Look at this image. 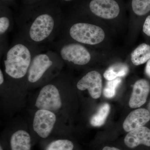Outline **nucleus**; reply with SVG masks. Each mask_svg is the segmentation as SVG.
<instances>
[{
  "instance_id": "7",
  "label": "nucleus",
  "mask_w": 150,
  "mask_h": 150,
  "mask_svg": "<svg viewBox=\"0 0 150 150\" xmlns=\"http://www.w3.org/2000/svg\"><path fill=\"white\" fill-rule=\"evenodd\" d=\"M35 105L39 110L58 111L62 107V101L57 87L53 84L44 86L40 90Z\"/></svg>"
},
{
  "instance_id": "4",
  "label": "nucleus",
  "mask_w": 150,
  "mask_h": 150,
  "mask_svg": "<svg viewBox=\"0 0 150 150\" xmlns=\"http://www.w3.org/2000/svg\"><path fill=\"white\" fill-rule=\"evenodd\" d=\"M63 62L56 51L44 48L33 57L26 77L28 81L37 83L53 68L59 67Z\"/></svg>"
},
{
  "instance_id": "26",
  "label": "nucleus",
  "mask_w": 150,
  "mask_h": 150,
  "mask_svg": "<svg viewBox=\"0 0 150 150\" xmlns=\"http://www.w3.org/2000/svg\"><path fill=\"white\" fill-rule=\"evenodd\" d=\"M102 150H120L119 149H117V148L113 147H111L109 146H105L103 148Z\"/></svg>"
},
{
  "instance_id": "17",
  "label": "nucleus",
  "mask_w": 150,
  "mask_h": 150,
  "mask_svg": "<svg viewBox=\"0 0 150 150\" xmlns=\"http://www.w3.org/2000/svg\"><path fill=\"white\" fill-rule=\"evenodd\" d=\"M110 106L109 104L105 103L100 107L96 114L91 119L90 123L94 127H100L105 123L109 115Z\"/></svg>"
},
{
  "instance_id": "24",
  "label": "nucleus",
  "mask_w": 150,
  "mask_h": 150,
  "mask_svg": "<svg viewBox=\"0 0 150 150\" xmlns=\"http://www.w3.org/2000/svg\"><path fill=\"white\" fill-rule=\"evenodd\" d=\"M145 72L148 76L150 78V59L148 61L146 65Z\"/></svg>"
},
{
  "instance_id": "9",
  "label": "nucleus",
  "mask_w": 150,
  "mask_h": 150,
  "mask_svg": "<svg viewBox=\"0 0 150 150\" xmlns=\"http://www.w3.org/2000/svg\"><path fill=\"white\" fill-rule=\"evenodd\" d=\"M76 86L79 90H88L91 97L94 99H97L102 93V77L97 71H91L78 82Z\"/></svg>"
},
{
  "instance_id": "2",
  "label": "nucleus",
  "mask_w": 150,
  "mask_h": 150,
  "mask_svg": "<svg viewBox=\"0 0 150 150\" xmlns=\"http://www.w3.org/2000/svg\"><path fill=\"white\" fill-rule=\"evenodd\" d=\"M19 35L6 49L4 56L5 72L13 79L20 80L27 76L33 57L44 49Z\"/></svg>"
},
{
  "instance_id": "19",
  "label": "nucleus",
  "mask_w": 150,
  "mask_h": 150,
  "mask_svg": "<svg viewBox=\"0 0 150 150\" xmlns=\"http://www.w3.org/2000/svg\"><path fill=\"white\" fill-rule=\"evenodd\" d=\"M121 79L120 78L108 81L103 89V93L104 96L108 98L114 97L116 93V88L121 84Z\"/></svg>"
},
{
  "instance_id": "15",
  "label": "nucleus",
  "mask_w": 150,
  "mask_h": 150,
  "mask_svg": "<svg viewBox=\"0 0 150 150\" xmlns=\"http://www.w3.org/2000/svg\"><path fill=\"white\" fill-rule=\"evenodd\" d=\"M150 59V46L142 43L138 46L131 54V60L136 66L143 64Z\"/></svg>"
},
{
  "instance_id": "12",
  "label": "nucleus",
  "mask_w": 150,
  "mask_h": 150,
  "mask_svg": "<svg viewBox=\"0 0 150 150\" xmlns=\"http://www.w3.org/2000/svg\"><path fill=\"white\" fill-rule=\"evenodd\" d=\"M124 143L131 149L141 144L150 147V129L142 126L130 131L125 137Z\"/></svg>"
},
{
  "instance_id": "23",
  "label": "nucleus",
  "mask_w": 150,
  "mask_h": 150,
  "mask_svg": "<svg viewBox=\"0 0 150 150\" xmlns=\"http://www.w3.org/2000/svg\"><path fill=\"white\" fill-rule=\"evenodd\" d=\"M14 1L15 0H0V3H2L8 6L11 5Z\"/></svg>"
},
{
  "instance_id": "11",
  "label": "nucleus",
  "mask_w": 150,
  "mask_h": 150,
  "mask_svg": "<svg viewBox=\"0 0 150 150\" xmlns=\"http://www.w3.org/2000/svg\"><path fill=\"white\" fill-rule=\"evenodd\" d=\"M150 120V113L145 108H139L130 112L123 123V128L126 132L142 127Z\"/></svg>"
},
{
  "instance_id": "3",
  "label": "nucleus",
  "mask_w": 150,
  "mask_h": 150,
  "mask_svg": "<svg viewBox=\"0 0 150 150\" xmlns=\"http://www.w3.org/2000/svg\"><path fill=\"white\" fill-rule=\"evenodd\" d=\"M60 34V38L88 46L99 44L105 37L104 31L98 25L83 22L73 23L66 18Z\"/></svg>"
},
{
  "instance_id": "21",
  "label": "nucleus",
  "mask_w": 150,
  "mask_h": 150,
  "mask_svg": "<svg viewBox=\"0 0 150 150\" xmlns=\"http://www.w3.org/2000/svg\"><path fill=\"white\" fill-rule=\"evenodd\" d=\"M143 31L146 35L150 36V15L147 17L144 25H143Z\"/></svg>"
},
{
  "instance_id": "10",
  "label": "nucleus",
  "mask_w": 150,
  "mask_h": 150,
  "mask_svg": "<svg viewBox=\"0 0 150 150\" xmlns=\"http://www.w3.org/2000/svg\"><path fill=\"white\" fill-rule=\"evenodd\" d=\"M150 91L149 83L142 79L137 81L134 86L129 102L131 108L141 107L146 102Z\"/></svg>"
},
{
  "instance_id": "25",
  "label": "nucleus",
  "mask_w": 150,
  "mask_h": 150,
  "mask_svg": "<svg viewBox=\"0 0 150 150\" xmlns=\"http://www.w3.org/2000/svg\"><path fill=\"white\" fill-rule=\"evenodd\" d=\"M4 76L2 70L0 69V85H1L4 82Z\"/></svg>"
},
{
  "instance_id": "22",
  "label": "nucleus",
  "mask_w": 150,
  "mask_h": 150,
  "mask_svg": "<svg viewBox=\"0 0 150 150\" xmlns=\"http://www.w3.org/2000/svg\"><path fill=\"white\" fill-rule=\"evenodd\" d=\"M43 1H45V0H22V1L23 4L29 5L35 4V3Z\"/></svg>"
},
{
  "instance_id": "5",
  "label": "nucleus",
  "mask_w": 150,
  "mask_h": 150,
  "mask_svg": "<svg viewBox=\"0 0 150 150\" xmlns=\"http://www.w3.org/2000/svg\"><path fill=\"white\" fill-rule=\"evenodd\" d=\"M54 46L63 62L83 66L89 64L91 60V53L83 44L60 38L54 43Z\"/></svg>"
},
{
  "instance_id": "1",
  "label": "nucleus",
  "mask_w": 150,
  "mask_h": 150,
  "mask_svg": "<svg viewBox=\"0 0 150 150\" xmlns=\"http://www.w3.org/2000/svg\"><path fill=\"white\" fill-rule=\"evenodd\" d=\"M65 17L56 0L23 4L16 21L20 36L40 46L52 43L60 34Z\"/></svg>"
},
{
  "instance_id": "28",
  "label": "nucleus",
  "mask_w": 150,
  "mask_h": 150,
  "mask_svg": "<svg viewBox=\"0 0 150 150\" xmlns=\"http://www.w3.org/2000/svg\"><path fill=\"white\" fill-rule=\"evenodd\" d=\"M0 150H3L1 146L0 147Z\"/></svg>"
},
{
  "instance_id": "13",
  "label": "nucleus",
  "mask_w": 150,
  "mask_h": 150,
  "mask_svg": "<svg viewBox=\"0 0 150 150\" xmlns=\"http://www.w3.org/2000/svg\"><path fill=\"white\" fill-rule=\"evenodd\" d=\"M13 19L9 6L0 3V37L2 44L5 36L12 28Z\"/></svg>"
},
{
  "instance_id": "14",
  "label": "nucleus",
  "mask_w": 150,
  "mask_h": 150,
  "mask_svg": "<svg viewBox=\"0 0 150 150\" xmlns=\"http://www.w3.org/2000/svg\"><path fill=\"white\" fill-rule=\"evenodd\" d=\"M11 150H31V138L24 130H19L11 137Z\"/></svg>"
},
{
  "instance_id": "20",
  "label": "nucleus",
  "mask_w": 150,
  "mask_h": 150,
  "mask_svg": "<svg viewBox=\"0 0 150 150\" xmlns=\"http://www.w3.org/2000/svg\"><path fill=\"white\" fill-rule=\"evenodd\" d=\"M74 144L69 140H58L49 144L47 150H73Z\"/></svg>"
},
{
  "instance_id": "16",
  "label": "nucleus",
  "mask_w": 150,
  "mask_h": 150,
  "mask_svg": "<svg viewBox=\"0 0 150 150\" xmlns=\"http://www.w3.org/2000/svg\"><path fill=\"white\" fill-rule=\"evenodd\" d=\"M129 70L127 65L123 64H115L105 72L103 76L107 80H112L117 78L125 76L129 72Z\"/></svg>"
},
{
  "instance_id": "29",
  "label": "nucleus",
  "mask_w": 150,
  "mask_h": 150,
  "mask_svg": "<svg viewBox=\"0 0 150 150\" xmlns=\"http://www.w3.org/2000/svg\"></svg>"
},
{
  "instance_id": "18",
  "label": "nucleus",
  "mask_w": 150,
  "mask_h": 150,
  "mask_svg": "<svg viewBox=\"0 0 150 150\" xmlns=\"http://www.w3.org/2000/svg\"><path fill=\"white\" fill-rule=\"evenodd\" d=\"M131 8L133 13L143 16L150 11V0H131Z\"/></svg>"
},
{
  "instance_id": "27",
  "label": "nucleus",
  "mask_w": 150,
  "mask_h": 150,
  "mask_svg": "<svg viewBox=\"0 0 150 150\" xmlns=\"http://www.w3.org/2000/svg\"><path fill=\"white\" fill-rule=\"evenodd\" d=\"M60 2L62 3H64V4H66V3H69L73 1L74 0H59Z\"/></svg>"
},
{
  "instance_id": "6",
  "label": "nucleus",
  "mask_w": 150,
  "mask_h": 150,
  "mask_svg": "<svg viewBox=\"0 0 150 150\" xmlns=\"http://www.w3.org/2000/svg\"><path fill=\"white\" fill-rule=\"evenodd\" d=\"M81 10L94 16L113 19L120 15L121 7L118 0H86L81 6Z\"/></svg>"
},
{
  "instance_id": "8",
  "label": "nucleus",
  "mask_w": 150,
  "mask_h": 150,
  "mask_svg": "<svg viewBox=\"0 0 150 150\" xmlns=\"http://www.w3.org/2000/svg\"><path fill=\"white\" fill-rule=\"evenodd\" d=\"M56 119V115L54 112L39 109L34 115L33 129L41 138H47L54 128Z\"/></svg>"
}]
</instances>
